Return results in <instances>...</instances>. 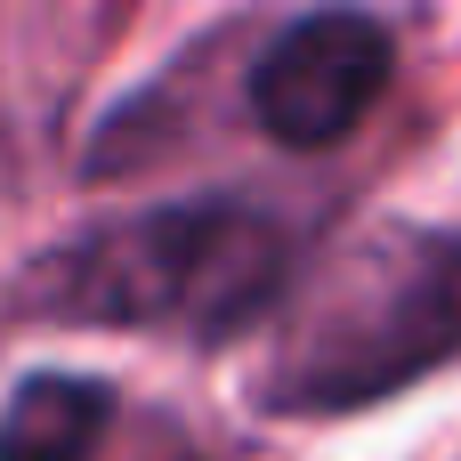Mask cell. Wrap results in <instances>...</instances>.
<instances>
[{
  "mask_svg": "<svg viewBox=\"0 0 461 461\" xmlns=\"http://www.w3.org/2000/svg\"><path fill=\"white\" fill-rule=\"evenodd\" d=\"M284 284V227L251 203H170L65 243L41 300L122 332H235Z\"/></svg>",
  "mask_w": 461,
  "mask_h": 461,
  "instance_id": "obj_1",
  "label": "cell"
},
{
  "mask_svg": "<svg viewBox=\"0 0 461 461\" xmlns=\"http://www.w3.org/2000/svg\"><path fill=\"white\" fill-rule=\"evenodd\" d=\"M461 357V235L389 227L373 235L365 267L316 300L292 357L267 381L284 413H348L397 397L405 381Z\"/></svg>",
  "mask_w": 461,
  "mask_h": 461,
  "instance_id": "obj_2",
  "label": "cell"
},
{
  "mask_svg": "<svg viewBox=\"0 0 461 461\" xmlns=\"http://www.w3.org/2000/svg\"><path fill=\"white\" fill-rule=\"evenodd\" d=\"M105 421H113L105 381L32 373L0 405V461H89V446L105 438Z\"/></svg>",
  "mask_w": 461,
  "mask_h": 461,
  "instance_id": "obj_4",
  "label": "cell"
},
{
  "mask_svg": "<svg viewBox=\"0 0 461 461\" xmlns=\"http://www.w3.org/2000/svg\"><path fill=\"white\" fill-rule=\"evenodd\" d=\"M389 57H397L389 24H373V16H348V8L300 16L251 65V113L276 146H300V154L340 146L389 89Z\"/></svg>",
  "mask_w": 461,
  "mask_h": 461,
  "instance_id": "obj_3",
  "label": "cell"
}]
</instances>
